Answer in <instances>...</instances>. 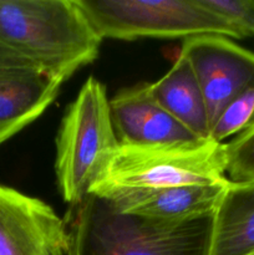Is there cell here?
Segmentation results:
<instances>
[{
	"label": "cell",
	"instance_id": "1",
	"mask_svg": "<svg viewBox=\"0 0 254 255\" xmlns=\"http://www.w3.org/2000/svg\"><path fill=\"white\" fill-rule=\"evenodd\" d=\"M66 255H208L212 216L181 224L122 214L89 194L64 219Z\"/></svg>",
	"mask_w": 254,
	"mask_h": 255
},
{
	"label": "cell",
	"instance_id": "2",
	"mask_svg": "<svg viewBox=\"0 0 254 255\" xmlns=\"http://www.w3.org/2000/svg\"><path fill=\"white\" fill-rule=\"evenodd\" d=\"M0 41L66 81L99 56L102 39L75 0H0Z\"/></svg>",
	"mask_w": 254,
	"mask_h": 255
},
{
	"label": "cell",
	"instance_id": "3",
	"mask_svg": "<svg viewBox=\"0 0 254 255\" xmlns=\"http://www.w3.org/2000/svg\"><path fill=\"white\" fill-rule=\"evenodd\" d=\"M119 147L106 87L90 76L62 117L56 137L55 171L62 199L70 206L84 201Z\"/></svg>",
	"mask_w": 254,
	"mask_h": 255
},
{
	"label": "cell",
	"instance_id": "4",
	"mask_svg": "<svg viewBox=\"0 0 254 255\" xmlns=\"http://www.w3.org/2000/svg\"><path fill=\"white\" fill-rule=\"evenodd\" d=\"M224 143L198 139L152 146L120 144L106 173L90 194L226 182Z\"/></svg>",
	"mask_w": 254,
	"mask_h": 255
},
{
	"label": "cell",
	"instance_id": "5",
	"mask_svg": "<svg viewBox=\"0 0 254 255\" xmlns=\"http://www.w3.org/2000/svg\"><path fill=\"white\" fill-rule=\"evenodd\" d=\"M101 39L219 35L241 39L228 21L198 0H75Z\"/></svg>",
	"mask_w": 254,
	"mask_h": 255
},
{
	"label": "cell",
	"instance_id": "6",
	"mask_svg": "<svg viewBox=\"0 0 254 255\" xmlns=\"http://www.w3.org/2000/svg\"><path fill=\"white\" fill-rule=\"evenodd\" d=\"M179 55L186 57L193 69L206 101L211 128L229 102L254 86V52L228 37H188L184 39Z\"/></svg>",
	"mask_w": 254,
	"mask_h": 255
},
{
	"label": "cell",
	"instance_id": "7",
	"mask_svg": "<svg viewBox=\"0 0 254 255\" xmlns=\"http://www.w3.org/2000/svg\"><path fill=\"white\" fill-rule=\"evenodd\" d=\"M66 249V226L51 207L0 183V255H60Z\"/></svg>",
	"mask_w": 254,
	"mask_h": 255
},
{
	"label": "cell",
	"instance_id": "8",
	"mask_svg": "<svg viewBox=\"0 0 254 255\" xmlns=\"http://www.w3.org/2000/svg\"><path fill=\"white\" fill-rule=\"evenodd\" d=\"M229 179L213 184L142 191H112L100 196L122 214L153 222L181 224L213 216Z\"/></svg>",
	"mask_w": 254,
	"mask_h": 255
},
{
	"label": "cell",
	"instance_id": "9",
	"mask_svg": "<svg viewBox=\"0 0 254 255\" xmlns=\"http://www.w3.org/2000/svg\"><path fill=\"white\" fill-rule=\"evenodd\" d=\"M112 124L122 146H152L198 141L159 105L151 84L142 82L110 100Z\"/></svg>",
	"mask_w": 254,
	"mask_h": 255
},
{
	"label": "cell",
	"instance_id": "10",
	"mask_svg": "<svg viewBox=\"0 0 254 255\" xmlns=\"http://www.w3.org/2000/svg\"><path fill=\"white\" fill-rule=\"evenodd\" d=\"M64 82L39 69H0V144L39 119Z\"/></svg>",
	"mask_w": 254,
	"mask_h": 255
},
{
	"label": "cell",
	"instance_id": "11",
	"mask_svg": "<svg viewBox=\"0 0 254 255\" xmlns=\"http://www.w3.org/2000/svg\"><path fill=\"white\" fill-rule=\"evenodd\" d=\"M254 253V181H229L213 216L208 255Z\"/></svg>",
	"mask_w": 254,
	"mask_h": 255
},
{
	"label": "cell",
	"instance_id": "12",
	"mask_svg": "<svg viewBox=\"0 0 254 255\" xmlns=\"http://www.w3.org/2000/svg\"><path fill=\"white\" fill-rule=\"evenodd\" d=\"M153 96L179 124L201 139H209V119L206 101L193 69L179 55L173 66L158 81L151 84Z\"/></svg>",
	"mask_w": 254,
	"mask_h": 255
},
{
	"label": "cell",
	"instance_id": "13",
	"mask_svg": "<svg viewBox=\"0 0 254 255\" xmlns=\"http://www.w3.org/2000/svg\"><path fill=\"white\" fill-rule=\"evenodd\" d=\"M254 122V86L242 92L221 112L209 132V139L223 143L224 139L248 128Z\"/></svg>",
	"mask_w": 254,
	"mask_h": 255
},
{
	"label": "cell",
	"instance_id": "14",
	"mask_svg": "<svg viewBox=\"0 0 254 255\" xmlns=\"http://www.w3.org/2000/svg\"><path fill=\"white\" fill-rule=\"evenodd\" d=\"M226 173L232 182L254 181V122L224 143Z\"/></svg>",
	"mask_w": 254,
	"mask_h": 255
},
{
	"label": "cell",
	"instance_id": "15",
	"mask_svg": "<svg viewBox=\"0 0 254 255\" xmlns=\"http://www.w3.org/2000/svg\"><path fill=\"white\" fill-rule=\"evenodd\" d=\"M198 2L228 21L241 39L254 36V0H198Z\"/></svg>",
	"mask_w": 254,
	"mask_h": 255
},
{
	"label": "cell",
	"instance_id": "16",
	"mask_svg": "<svg viewBox=\"0 0 254 255\" xmlns=\"http://www.w3.org/2000/svg\"><path fill=\"white\" fill-rule=\"evenodd\" d=\"M0 69H39V67L29 59L0 41Z\"/></svg>",
	"mask_w": 254,
	"mask_h": 255
},
{
	"label": "cell",
	"instance_id": "17",
	"mask_svg": "<svg viewBox=\"0 0 254 255\" xmlns=\"http://www.w3.org/2000/svg\"><path fill=\"white\" fill-rule=\"evenodd\" d=\"M60 255H66V254H60Z\"/></svg>",
	"mask_w": 254,
	"mask_h": 255
},
{
	"label": "cell",
	"instance_id": "18",
	"mask_svg": "<svg viewBox=\"0 0 254 255\" xmlns=\"http://www.w3.org/2000/svg\"><path fill=\"white\" fill-rule=\"evenodd\" d=\"M251 255H254V253H253V254H251Z\"/></svg>",
	"mask_w": 254,
	"mask_h": 255
}]
</instances>
